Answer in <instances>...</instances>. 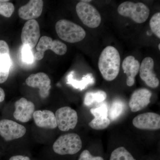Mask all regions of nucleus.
Here are the masks:
<instances>
[{
	"mask_svg": "<svg viewBox=\"0 0 160 160\" xmlns=\"http://www.w3.org/2000/svg\"><path fill=\"white\" fill-rule=\"evenodd\" d=\"M158 48H159V50H160V44H159L158 45Z\"/></svg>",
	"mask_w": 160,
	"mask_h": 160,
	"instance_id": "obj_32",
	"label": "nucleus"
},
{
	"mask_svg": "<svg viewBox=\"0 0 160 160\" xmlns=\"http://www.w3.org/2000/svg\"><path fill=\"white\" fill-rule=\"evenodd\" d=\"M121 58L116 48L112 46L106 47L100 54L98 66L104 79L110 82L114 80L120 71Z\"/></svg>",
	"mask_w": 160,
	"mask_h": 160,
	"instance_id": "obj_1",
	"label": "nucleus"
},
{
	"mask_svg": "<svg viewBox=\"0 0 160 160\" xmlns=\"http://www.w3.org/2000/svg\"><path fill=\"white\" fill-rule=\"evenodd\" d=\"M108 106L106 103L102 104L97 108L90 109V112L94 118H108Z\"/></svg>",
	"mask_w": 160,
	"mask_h": 160,
	"instance_id": "obj_26",
	"label": "nucleus"
},
{
	"mask_svg": "<svg viewBox=\"0 0 160 160\" xmlns=\"http://www.w3.org/2000/svg\"><path fill=\"white\" fill-rule=\"evenodd\" d=\"M78 16L83 24L91 28H97L100 26L102 18L97 9L89 3L81 2L76 7Z\"/></svg>",
	"mask_w": 160,
	"mask_h": 160,
	"instance_id": "obj_5",
	"label": "nucleus"
},
{
	"mask_svg": "<svg viewBox=\"0 0 160 160\" xmlns=\"http://www.w3.org/2000/svg\"><path fill=\"white\" fill-rule=\"evenodd\" d=\"M140 63L132 56H129L123 61L122 67L124 73L127 76L126 84L132 86L134 84L135 78L139 72Z\"/></svg>",
	"mask_w": 160,
	"mask_h": 160,
	"instance_id": "obj_18",
	"label": "nucleus"
},
{
	"mask_svg": "<svg viewBox=\"0 0 160 160\" xmlns=\"http://www.w3.org/2000/svg\"><path fill=\"white\" fill-rule=\"evenodd\" d=\"M57 127L62 131H68L75 128L78 122L77 112L69 106L61 107L55 114Z\"/></svg>",
	"mask_w": 160,
	"mask_h": 160,
	"instance_id": "obj_7",
	"label": "nucleus"
},
{
	"mask_svg": "<svg viewBox=\"0 0 160 160\" xmlns=\"http://www.w3.org/2000/svg\"><path fill=\"white\" fill-rule=\"evenodd\" d=\"M15 7L9 1L0 0V14L6 18H10L14 12Z\"/></svg>",
	"mask_w": 160,
	"mask_h": 160,
	"instance_id": "obj_24",
	"label": "nucleus"
},
{
	"mask_svg": "<svg viewBox=\"0 0 160 160\" xmlns=\"http://www.w3.org/2000/svg\"><path fill=\"white\" fill-rule=\"evenodd\" d=\"M109 160H136L124 147H120L112 152Z\"/></svg>",
	"mask_w": 160,
	"mask_h": 160,
	"instance_id": "obj_22",
	"label": "nucleus"
},
{
	"mask_svg": "<svg viewBox=\"0 0 160 160\" xmlns=\"http://www.w3.org/2000/svg\"><path fill=\"white\" fill-rule=\"evenodd\" d=\"M132 124L138 129L158 130L160 129V116L152 112L139 114L132 120Z\"/></svg>",
	"mask_w": 160,
	"mask_h": 160,
	"instance_id": "obj_11",
	"label": "nucleus"
},
{
	"mask_svg": "<svg viewBox=\"0 0 160 160\" xmlns=\"http://www.w3.org/2000/svg\"><path fill=\"white\" fill-rule=\"evenodd\" d=\"M154 61L152 58H145L140 65V77L147 86L152 88H156L160 84L159 81L155 73Z\"/></svg>",
	"mask_w": 160,
	"mask_h": 160,
	"instance_id": "obj_12",
	"label": "nucleus"
},
{
	"mask_svg": "<svg viewBox=\"0 0 160 160\" xmlns=\"http://www.w3.org/2000/svg\"><path fill=\"white\" fill-rule=\"evenodd\" d=\"M40 37V26L37 21L33 19L26 22L21 34V40L23 45L33 49L37 44Z\"/></svg>",
	"mask_w": 160,
	"mask_h": 160,
	"instance_id": "obj_9",
	"label": "nucleus"
},
{
	"mask_svg": "<svg viewBox=\"0 0 160 160\" xmlns=\"http://www.w3.org/2000/svg\"><path fill=\"white\" fill-rule=\"evenodd\" d=\"M110 122L109 118H94L89 123V126L95 130H102L109 127Z\"/></svg>",
	"mask_w": 160,
	"mask_h": 160,
	"instance_id": "obj_23",
	"label": "nucleus"
},
{
	"mask_svg": "<svg viewBox=\"0 0 160 160\" xmlns=\"http://www.w3.org/2000/svg\"><path fill=\"white\" fill-rule=\"evenodd\" d=\"M25 126L9 119L0 120V136L6 141H12L22 137L26 134Z\"/></svg>",
	"mask_w": 160,
	"mask_h": 160,
	"instance_id": "obj_8",
	"label": "nucleus"
},
{
	"mask_svg": "<svg viewBox=\"0 0 160 160\" xmlns=\"http://www.w3.org/2000/svg\"><path fill=\"white\" fill-rule=\"evenodd\" d=\"M81 1L82 2H84L88 3L89 2H91L92 1H90V0H83V1Z\"/></svg>",
	"mask_w": 160,
	"mask_h": 160,
	"instance_id": "obj_31",
	"label": "nucleus"
},
{
	"mask_svg": "<svg viewBox=\"0 0 160 160\" xmlns=\"http://www.w3.org/2000/svg\"><path fill=\"white\" fill-rule=\"evenodd\" d=\"M74 71H72L67 76L68 83L72 85L75 88L79 89L81 90L85 89L87 86L94 83V79L91 73L86 75L81 81L73 79V74Z\"/></svg>",
	"mask_w": 160,
	"mask_h": 160,
	"instance_id": "obj_19",
	"label": "nucleus"
},
{
	"mask_svg": "<svg viewBox=\"0 0 160 160\" xmlns=\"http://www.w3.org/2000/svg\"><path fill=\"white\" fill-rule=\"evenodd\" d=\"M32 117L36 125L40 128L54 129L57 127L55 114L50 110L35 111Z\"/></svg>",
	"mask_w": 160,
	"mask_h": 160,
	"instance_id": "obj_17",
	"label": "nucleus"
},
{
	"mask_svg": "<svg viewBox=\"0 0 160 160\" xmlns=\"http://www.w3.org/2000/svg\"><path fill=\"white\" fill-rule=\"evenodd\" d=\"M152 95L151 92L146 88L135 90L129 101V106L131 111L136 112L146 108L150 102Z\"/></svg>",
	"mask_w": 160,
	"mask_h": 160,
	"instance_id": "obj_14",
	"label": "nucleus"
},
{
	"mask_svg": "<svg viewBox=\"0 0 160 160\" xmlns=\"http://www.w3.org/2000/svg\"><path fill=\"white\" fill-rule=\"evenodd\" d=\"M107 97V94L105 91L99 90L93 92H89L86 93L84 98V104L86 106H89L95 102H101L105 101Z\"/></svg>",
	"mask_w": 160,
	"mask_h": 160,
	"instance_id": "obj_20",
	"label": "nucleus"
},
{
	"mask_svg": "<svg viewBox=\"0 0 160 160\" xmlns=\"http://www.w3.org/2000/svg\"><path fill=\"white\" fill-rule=\"evenodd\" d=\"M22 58L23 62L27 64H30L33 62V53L32 49L29 46L23 45L22 49Z\"/></svg>",
	"mask_w": 160,
	"mask_h": 160,
	"instance_id": "obj_27",
	"label": "nucleus"
},
{
	"mask_svg": "<svg viewBox=\"0 0 160 160\" xmlns=\"http://www.w3.org/2000/svg\"><path fill=\"white\" fill-rule=\"evenodd\" d=\"M36 49L37 52L35 54V58L38 61H40L44 58L46 50L49 49L56 54L63 55L67 51V47L66 44L59 40H53L49 37L43 36L40 38Z\"/></svg>",
	"mask_w": 160,
	"mask_h": 160,
	"instance_id": "obj_6",
	"label": "nucleus"
},
{
	"mask_svg": "<svg viewBox=\"0 0 160 160\" xmlns=\"http://www.w3.org/2000/svg\"><path fill=\"white\" fill-rule=\"evenodd\" d=\"M44 2L42 0H31L18 9V15L23 20H33L39 17L43 11Z\"/></svg>",
	"mask_w": 160,
	"mask_h": 160,
	"instance_id": "obj_16",
	"label": "nucleus"
},
{
	"mask_svg": "<svg viewBox=\"0 0 160 160\" xmlns=\"http://www.w3.org/2000/svg\"><path fill=\"white\" fill-rule=\"evenodd\" d=\"M35 109L34 103L24 98L15 103L14 118L23 123L29 122L32 118Z\"/></svg>",
	"mask_w": 160,
	"mask_h": 160,
	"instance_id": "obj_13",
	"label": "nucleus"
},
{
	"mask_svg": "<svg viewBox=\"0 0 160 160\" xmlns=\"http://www.w3.org/2000/svg\"><path fill=\"white\" fill-rule=\"evenodd\" d=\"M9 52L7 42L0 40V84L5 82L9 77L12 66Z\"/></svg>",
	"mask_w": 160,
	"mask_h": 160,
	"instance_id": "obj_15",
	"label": "nucleus"
},
{
	"mask_svg": "<svg viewBox=\"0 0 160 160\" xmlns=\"http://www.w3.org/2000/svg\"><path fill=\"white\" fill-rule=\"evenodd\" d=\"M118 11L121 15L130 18L138 24L145 22L150 13L149 8L145 4L132 2H125L120 4Z\"/></svg>",
	"mask_w": 160,
	"mask_h": 160,
	"instance_id": "obj_4",
	"label": "nucleus"
},
{
	"mask_svg": "<svg viewBox=\"0 0 160 160\" xmlns=\"http://www.w3.org/2000/svg\"><path fill=\"white\" fill-rule=\"evenodd\" d=\"M149 26L152 31L157 37L160 38V13L158 12L155 13L149 22Z\"/></svg>",
	"mask_w": 160,
	"mask_h": 160,
	"instance_id": "obj_25",
	"label": "nucleus"
},
{
	"mask_svg": "<svg viewBox=\"0 0 160 160\" xmlns=\"http://www.w3.org/2000/svg\"><path fill=\"white\" fill-rule=\"evenodd\" d=\"M58 36L61 39L70 43L78 42L84 39L86 36L85 30L81 26L71 21L60 20L55 25Z\"/></svg>",
	"mask_w": 160,
	"mask_h": 160,
	"instance_id": "obj_3",
	"label": "nucleus"
},
{
	"mask_svg": "<svg viewBox=\"0 0 160 160\" xmlns=\"http://www.w3.org/2000/svg\"><path fill=\"white\" fill-rule=\"evenodd\" d=\"M124 109V103L119 99L115 100L112 103L108 111L109 119L112 121L116 120L122 113Z\"/></svg>",
	"mask_w": 160,
	"mask_h": 160,
	"instance_id": "obj_21",
	"label": "nucleus"
},
{
	"mask_svg": "<svg viewBox=\"0 0 160 160\" xmlns=\"http://www.w3.org/2000/svg\"><path fill=\"white\" fill-rule=\"evenodd\" d=\"M26 83L27 86L39 89L40 97L42 98L48 97L51 89V80L44 72H38L32 74L26 79Z\"/></svg>",
	"mask_w": 160,
	"mask_h": 160,
	"instance_id": "obj_10",
	"label": "nucleus"
},
{
	"mask_svg": "<svg viewBox=\"0 0 160 160\" xmlns=\"http://www.w3.org/2000/svg\"><path fill=\"white\" fill-rule=\"evenodd\" d=\"M82 147L81 138L77 133H69L61 135L53 143L52 150L58 155H73Z\"/></svg>",
	"mask_w": 160,
	"mask_h": 160,
	"instance_id": "obj_2",
	"label": "nucleus"
},
{
	"mask_svg": "<svg viewBox=\"0 0 160 160\" xmlns=\"http://www.w3.org/2000/svg\"><path fill=\"white\" fill-rule=\"evenodd\" d=\"M78 160H104L102 157L93 156L87 149L83 150L80 154Z\"/></svg>",
	"mask_w": 160,
	"mask_h": 160,
	"instance_id": "obj_28",
	"label": "nucleus"
},
{
	"mask_svg": "<svg viewBox=\"0 0 160 160\" xmlns=\"http://www.w3.org/2000/svg\"><path fill=\"white\" fill-rule=\"evenodd\" d=\"M5 92L3 89L0 87V103L4 101L5 98Z\"/></svg>",
	"mask_w": 160,
	"mask_h": 160,
	"instance_id": "obj_30",
	"label": "nucleus"
},
{
	"mask_svg": "<svg viewBox=\"0 0 160 160\" xmlns=\"http://www.w3.org/2000/svg\"><path fill=\"white\" fill-rule=\"evenodd\" d=\"M9 160H31L28 156L24 155H15L9 158Z\"/></svg>",
	"mask_w": 160,
	"mask_h": 160,
	"instance_id": "obj_29",
	"label": "nucleus"
}]
</instances>
